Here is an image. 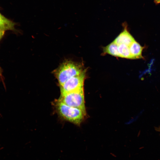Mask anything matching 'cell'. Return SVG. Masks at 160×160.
Returning <instances> with one entry per match:
<instances>
[{"label": "cell", "instance_id": "7c38bea8", "mask_svg": "<svg viewBox=\"0 0 160 160\" xmlns=\"http://www.w3.org/2000/svg\"><path fill=\"white\" fill-rule=\"evenodd\" d=\"M154 1L156 4H160V0H154Z\"/></svg>", "mask_w": 160, "mask_h": 160}, {"label": "cell", "instance_id": "8992f818", "mask_svg": "<svg viewBox=\"0 0 160 160\" xmlns=\"http://www.w3.org/2000/svg\"><path fill=\"white\" fill-rule=\"evenodd\" d=\"M131 59L143 58L142 53L143 47L135 40H134L129 46Z\"/></svg>", "mask_w": 160, "mask_h": 160}, {"label": "cell", "instance_id": "3957f363", "mask_svg": "<svg viewBox=\"0 0 160 160\" xmlns=\"http://www.w3.org/2000/svg\"><path fill=\"white\" fill-rule=\"evenodd\" d=\"M58 100L68 105L81 110L86 115L83 88L61 94Z\"/></svg>", "mask_w": 160, "mask_h": 160}, {"label": "cell", "instance_id": "6da1fadb", "mask_svg": "<svg viewBox=\"0 0 160 160\" xmlns=\"http://www.w3.org/2000/svg\"><path fill=\"white\" fill-rule=\"evenodd\" d=\"M83 70L81 64L67 60L54 71V74L61 86L68 79L80 74Z\"/></svg>", "mask_w": 160, "mask_h": 160}, {"label": "cell", "instance_id": "7a4b0ae2", "mask_svg": "<svg viewBox=\"0 0 160 160\" xmlns=\"http://www.w3.org/2000/svg\"><path fill=\"white\" fill-rule=\"evenodd\" d=\"M55 104L58 114L63 119L77 125L81 124L85 115L81 110L68 105L58 100Z\"/></svg>", "mask_w": 160, "mask_h": 160}, {"label": "cell", "instance_id": "8fae6325", "mask_svg": "<svg viewBox=\"0 0 160 160\" xmlns=\"http://www.w3.org/2000/svg\"><path fill=\"white\" fill-rule=\"evenodd\" d=\"M5 31L0 29V41L3 37Z\"/></svg>", "mask_w": 160, "mask_h": 160}, {"label": "cell", "instance_id": "4fadbf2b", "mask_svg": "<svg viewBox=\"0 0 160 160\" xmlns=\"http://www.w3.org/2000/svg\"><path fill=\"white\" fill-rule=\"evenodd\" d=\"M155 129L156 131L160 132V126L159 127H156L155 128Z\"/></svg>", "mask_w": 160, "mask_h": 160}, {"label": "cell", "instance_id": "52a82bcc", "mask_svg": "<svg viewBox=\"0 0 160 160\" xmlns=\"http://www.w3.org/2000/svg\"><path fill=\"white\" fill-rule=\"evenodd\" d=\"M16 24L7 18L0 12V29L5 31L8 30L16 31L15 28Z\"/></svg>", "mask_w": 160, "mask_h": 160}, {"label": "cell", "instance_id": "9c48e42d", "mask_svg": "<svg viewBox=\"0 0 160 160\" xmlns=\"http://www.w3.org/2000/svg\"><path fill=\"white\" fill-rule=\"evenodd\" d=\"M118 51L120 57L131 59L129 46L124 44L118 45Z\"/></svg>", "mask_w": 160, "mask_h": 160}, {"label": "cell", "instance_id": "277c9868", "mask_svg": "<svg viewBox=\"0 0 160 160\" xmlns=\"http://www.w3.org/2000/svg\"><path fill=\"white\" fill-rule=\"evenodd\" d=\"M85 72L84 70L80 74L70 78L63 84L60 86L61 94H65L83 88Z\"/></svg>", "mask_w": 160, "mask_h": 160}, {"label": "cell", "instance_id": "30bf717a", "mask_svg": "<svg viewBox=\"0 0 160 160\" xmlns=\"http://www.w3.org/2000/svg\"><path fill=\"white\" fill-rule=\"evenodd\" d=\"M2 73V69L0 67V81H1L3 83H4V78Z\"/></svg>", "mask_w": 160, "mask_h": 160}, {"label": "cell", "instance_id": "5b68a950", "mask_svg": "<svg viewBox=\"0 0 160 160\" xmlns=\"http://www.w3.org/2000/svg\"><path fill=\"white\" fill-rule=\"evenodd\" d=\"M134 40L135 39L128 31L126 26L113 41L118 45L124 44L129 46Z\"/></svg>", "mask_w": 160, "mask_h": 160}, {"label": "cell", "instance_id": "ba28073f", "mask_svg": "<svg viewBox=\"0 0 160 160\" xmlns=\"http://www.w3.org/2000/svg\"><path fill=\"white\" fill-rule=\"evenodd\" d=\"M104 52L114 56L119 57L118 51V45L113 41L104 47Z\"/></svg>", "mask_w": 160, "mask_h": 160}]
</instances>
